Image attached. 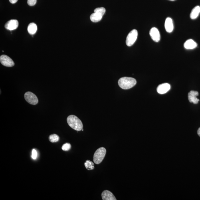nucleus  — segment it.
<instances>
[{"mask_svg": "<svg viewBox=\"0 0 200 200\" xmlns=\"http://www.w3.org/2000/svg\"><path fill=\"white\" fill-rule=\"evenodd\" d=\"M165 27V30L168 33H171L173 31L174 26L173 21L171 18L168 17L166 19Z\"/></svg>", "mask_w": 200, "mask_h": 200, "instance_id": "obj_12", "label": "nucleus"}, {"mask_svg": "<svg viewBox=\"0 0 200 200\" xmlns=\"http://www.w3.org/2000/svg\"><path fill=\"white\" fill-rule=\"evenodd\" d=\"M67 121L71 127L77 131L82 130L83 125L82 121L74 115H71L67 119Z\"/></svg>", "mask_w": 200, "mask_h": 200, "instance_id": "obj_2", "label": "nucleus"}, {"mask_svg": "<svg viewBox=\"0 0 200 200\" xmlns=\"http://www.w3.org/2000/svg\"><path fill=\"white\" fill-rule=\"evenodd\" d=\"M105 12L106 9L104 7L97 8L94 10V12L90 15V20L94 22H98L101 20Z\"/></svg>", "mask_w": 200, "mask_h": 200, "instance_id": "obj_3", "label": "nucleus"}, {"mask_svg": "<svg viewBox=\"0 0 200 200\" xmlns=\"http://www.w3.org/2000/svg\"><path fill=\"white\" fill-rule=\"evenodd\" d=\"M0 62L2 65L6 67H11L15 65L13 61L6 55H2L0 56Z\"/></svg>", "mask_w": 200, "mask_h": 200, "instance_id": "obj_7", "label": "nucleus"}, {"mask_svg": "<svg viewBox=\"0 0 200 200\" xmlns=\"http://www.w3.org/2000/svg\"><path fill=\"white\" fill-rule=\"evenodd\" d=\"M135 79L130 77H124L118 80V84L120 88L123 90H129L133 87L136 84Z\"/></svg>", "mask_w": 200, "mask_h": 200, "instance_id": "obj_1", "label": "nucleus"}, {"mask_svg": "<svg viewBox=\"0 0 200 200\" xmlns=\"http://www.w3.org/2000/svg\"><path fill=\"white\" fill-rule=\"evenodd\" d=\"M169 1H175V0H169Z\"/></svg>", "mask_w": 200, "mask_h": 200, "instance_id": "obj_24", "label": "nucleus"}, {"mask_svg": "<svg viewBox=\"0 0 200 200\" xmlns=\"http://www.w3.org/2000/svg\"><path fill=\"white\" fill-rule=\"evenodd\" d=\"M85 166L88 170H93L94 169V164L90 160H87L84 163Z\"/></svg>", "mask_w": 200, "mask_h": 200, "instance_id": "obj_17", "label": "nucleus"}, {"mask_svg": "<svg viewBox=\"0 0 200 200\" xmlns=\"http://www.w3.org/2000/svg\"><path fill=\"white\" fill-rule=\"evenodd\" d=\"M9 2L12 4H14L17 3L18 0H9Z\"/></svg>", "mask_w": 200, "mask_h": 200, "instance_id": "obj_22", "label": "nucleus"}, {"mask_svg": "<svg viewBox=\"0 0 200 200\" xmlns=\"http://www.w3.org/2000/svg\"><path fill=\"white\" fill-rule=\"evenodd\" d=\"M37 0H27V4L30 6H33L37 3Z\"/></svg>", "mask_w": 200, "mask_h": 200, "instance_id": "obj_20", "label": "nucleus"}, {"mask_svg": "<svg viewBox=\"0 0 200 200\" xmlns=\"http://www.w3.org/2000/svg\"><path fill=\"white\" fill-rule=\"evenodd\" d=\"M32 158L33 159H37V153L36 150L35 149H33L32 150Z\"/></svg>", "mask_w": 200, "mask_h": 200, "instance_id": "obj_21", "label": "nucleus"}, {"mask_svg": "<svg viewBox=\"0 0 200 200\" xmlns=\"http://www.w3.org/2000/svg\"><path fill=\"white\" fill-rule=\"evenodd\" d=\"M24 98L27 102L29 104L36 105L38 104V100L36 95L32 92H27L25 93Z\"/></svg>", "mask_w": 200, "mask_h": 200, "instance_id": "obj_6", "label": "nucleus"}, {"mask_svg": "<svg viewBox=\"0 0 200 200\" xmlns=\"http://www.w3.org/2000/svg\"><path fill=\"white\" fill-rule=\"evenodd\" d=\"M197 133L198 135L200 137V128H199V129H198Z\"/></svg>", "mask_w": 200, "mask_h": 200, "instance_id": "obj_23", "label": "nucleus"}, {"mask_svg": "<svg viewBox=\"0 0 200 200\" xmlns=\"http://www.w3.org/2000/svg\"><path fill=\"white\" fill-rule=\"evenodd\" d=\"M199 95V93L197 91L191 90L188 93V98L189 101L193 103L194 104H197L199 101V100L197 97Z\"/></svg>", "mask_w": 200, "mask_h": 200, "instance_id": "obj_10", "label": "nucleus"}, {"mask_svg": "<svg viewBox=\"0 0 200 200\" xmlns=\"http://www.w3.org/2000/svg\"><path fill=\"white\" fill-rule=\"evenodd\" d=\"M197 43L193 39H190L186 41L184 44V47L187 49H193L197 46Z\"/></svg>", "mask_w": 200, "mask_h": 200, "instance_id": "obj_14", "label": "nucleus"}, {"mask_svg": "<svg viewBox=\"0 0 200 200\" xmlns=\"http://www.w3.org/2000/svg\"><path fill=\"white\" fill-rule=\"evenodd\" d=\"M27 31L30 34H35L37 31V25L34 23H30L27 27Z\"/></svg>", "mask_w": 200, "mask_h": 200, "instance_id": "obj_16", "label": "nucleus"}, {"mask_svg": "<svg viewBox=\"0 0 200 200\" xmlns=\"http://www.w3.org/2000/svg\"><path fill=\"white\" fill-rule=\"evenodd\" d=\"M18 25L19 22L17 20L12 19L8 21L5 24V27L6 29L10 31H12L17 29Z\"/></svg>", "mask_w": 200, "mask_h": 200, "instance_id": "obj_9", "label": "nucleus"}, {"mask_svg": "<svg viewBox=\"0 0 200 200\" xmlns=\"http://www.w3.org/2000/svg\"><path fill=\"white\" fill-rule=\"evenodd\" d=\"M149 34L152 40L156 42H158L160 40V32L156 27H152L150 30Z\"/></svg>", "mask_w": 200, "mask_h": 200, "instance_id": "obj_8", "label": "nucleus"}, {"mask_svg": "<svg viewBox=\"0 0 200 200\" xmlns=\"http://www.w3.org/2000/svg\"><path fill=\"white\" fill-rule=\"evenodd\" d=\"M171 89V86L168 83H164L159 85L157 88V91L160 94H163L167 93Z\"/></svg>", "mask_w": 200, "mask_h": 200, "instance_id": "obj_11", "label": "nucleus"}, {"mask_svg": "<svg viewBox=\"0 0 200 200\" xmlns=\"http://www.w3.org/2000/svg\"><path fill=\"white\" fill-rule=\"evenodd\" d=\"M102 197L103 200H116L115 197L111 192L105 190L102 192Z\"/></svg>", "mask_w": 200, "mask_h": 200, "instance_id": "obj_13", "label": "nucleus"}, {"mask_svg": "<svg viewBox=\"0 0 200 200\" xmlns=\"http://www.w3.org/2000/svg\"><path fill=\"white\" fill-rule=\"evenodd\" d=\"M49 141L52 143L58 142L59 140V137L56 134H51L49 137Z\"/></svg>", "mask_w": 200, "mask_h": 200, "instance_id": "obj_18", "label": "nucleus"}, {"mask_svg": "<svg viewBox=\"0 0 200 200\" xmlns=\"http://www.w3.org/2000/svg\"><path fill=\"white\" fill-rule=\"evenodd\" d=\"M138 32L136 29H133L129 33L126 39V44L128 46H131L134 44L137 39Z\"/></svg>", "mask_w": 200, "mask_h": 200, "instance_id": "obj_5", "label": "nucleus"}, {"mask_svg": "<svg viewBox=\"0 0 200 200\" xmlns=\"http://www.w3.org/2000/svg\"><path fill=\"white\" fill-rule=\"evenodd\" d=\"M71 144L69 143L65 144L62 146V149L64 151H68L71 149Z\"/></svg>", "mask_w": 200, "mask_h": 200, "instance_id": "obj_19", "label": "nucleus"}, {"mask_svg": "<svg viewBox=\"0 0 200 200\" xmlns=\"http://www.w3.org/2000/svg\"><path fill=\"white\" fill-rule=\"evenodd\" d=\"M82 131H83V130H84V129H82Z\"/></svg>", "mask_w": 200, "mask_h": 200, "instance_id": "obj_25", "label": "nucleus"}, {"mask_svg": "<svg viewBox=\"0 0 200 200\" xmlns=\"http://www.w3.org/2000/svg\"><path fill=\"white\" fill-rule=\"evenodd\" d=\"M106 152L105 148L104 147L99 148L95 152L93 158L94 163L96 164H99L102 162L105 156Z\"/></svg>", "mask_w": 200, "mask_h": 200, "instance_id": "obj_4", "label": "nucleus"}, {"mask_svg": "<svg viewBox=\"0 0 200 200\" xmlns=\"http://www.w3.org/2000/svg\"><path fill=\"white\" fill-rule=\"evenodd\" d=\"M200 13V7L199 6H196L192 10L191 13L190 14V17L192 19H197Z\"/></svg>", "mask_w": 200, "mask_h": 200, "instance_id": "obj_15", "label": "nucleus"}]
</instances>
